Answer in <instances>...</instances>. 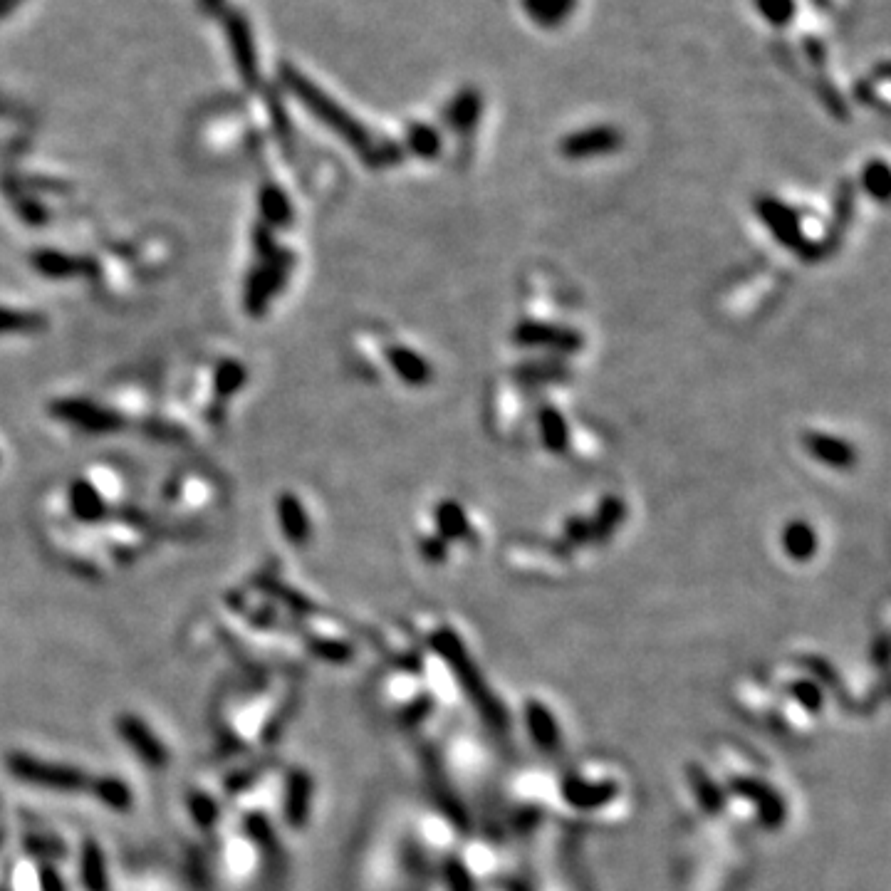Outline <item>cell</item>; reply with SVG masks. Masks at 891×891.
<instances>
[{"label": "cell", "mask_w": 891, "mask_h": 891, "mask_svg": "<svg viewBox=\"0 0 891 891\" xmlns=\"http://www.w3.org/2000/svg\"><path fill=\"white\" fill-rule=\"evenodd\" d=\"M624 144L622 132L617 127H609V124H594V127H585L580 132H570L560 142L562 156L572 161H585L592 156H604L619 151Z\"/></svg>", "instance_id": "1"}, {"label": "cell", "mask_w": 891, "mask_h": 891, "mask_svg": "<svg viewBox=\"0 0 891 891\" xmlns=\"http://www.w3.org/2000/svg\"><path fill=\"white\" fill-rule=\"evenodd\" d=\"M802 444H805V448L810 451V456L815 458V461L825 463V466L830 468H840V471H844V468H852L854 461H857V456H854V446L847 444L844 439H837V436L820 434V431H807V434L802 436Z\"/></svg>", "instance_id": "2"}, {"label": "cell", "mask_w": 891, "mask_h": 891, "mask_svg": "<svg viewBox=\"0 0 891 891\" xmlns=\"http://www.w3.org/2000/svg\"><path fill=\"white\" fill-rule=\"evenodd\" d=\"M13 770L18 778L30 780V783L48 785V788L70 790V788H77L82 780L75 770H65V768H57V765L40 763V760L25 758V755H20V758L13 760Z\"/></svg>", "instance_id": "3"}, {"label": "cell", "mask_w": 891, "mask_h": 891, "mask_svg": "<svg viewBox=\"0 0 891 891\" xmlns=\"http://www.w3.org/2000/svg\"><path fill=\"white\" fill-rule=\"evenodd\" d=\"M515 340L520 345L530 347H555L560 352H572L582 345L580 335L570 330H560V327L540 325V322H523V325L515 330Z\"/></svg>", "instance_id": "4"}, {"label": "cell", "mask_w": 891, "mask_h": 891, "mask_svg": "<svg viewBox=\"0 0 891 891\" xmlns=\"http://www.w3.org/2000/svg\"><path fill=\"white\" fill-rule=\"evenodd\" d=\"M760 218H763L765 226L775 233L783 246L788 248H800L802 243V233H800V221H797L795 211H790L785 203L780 201H763L758 206Z\"/></svg>", "instance_id": "5"}, {"label": "cell", "mask_w": 891, "mask_h": 891, "mask_svg": "<svg viewBox=\"0 0 891 891\" xmlns=\"http://www.w3.org/2000/svg\"><path fill=\"white\" fill-rule=\"evenodd\" d=\"M481 114H483L481 92L473 90V87H466V90H461L456 97L451 99V102H448L444 119L453 132L466 134V132H473V129L478 127V122H481Z\"/></svg>", "instance_id": "6"}, {"label": "cell", "mask_w": 891, "mask_h": 891, "mask_svg": "<svg viewBox=\"0 0 891 891\" xmlns=\"http://www.w3.org/2000/svg\"><path fill=\"white\" fill-rule=\"evenodd\" d=\"M520 3L525 15L545 30L562 28L580 8V0H520Z\"/></svg>", "instance_id": "7"}, {"label": "cell", "mask_w": 891, "mask_h": 891, "mask_svg": "<svg viewBox=\"0 0 891 891\" xmlns=\"http://www.w3.org/2000/svg\"><path fill=\"white\" fill-rule=\"evenodd\" d=\"M783 550L790 560L795 562H807L815 557L817 552V533L810 523L805 520H792L785 525L783 530Z\"/></svg>", "instance_id": "8"}, {"label": "cell", "mask_w": 891, "mask_h": 891, "mask_svg": "<svg viewBox=\"0 0 891 891\" xmlns=\"http://www.w3.org/2000/svg\"><path fill=\"white\" fill-rule=\"evenodd\" d=\"M392 362H394V369L401 374V379H404V382L421 387V384H426L431 379V367L426 364V359L421 357V354L411 352V349L396 347L392 352Z\"/></svg>", "instance_id": "9"}, {"label": "cell", "mask_w": 891, "mask_h": 891, "mask_svg": "<svg viewBox=\"0 0 891 891\" xmlns=\"http://www.w3.org/2000/svg\"><path fill=\"white\" fill-rule=\"evenodd\" d=\"M122 731L124 738H127V741L132 743L149 763H161V760H164V748H161V743H156V738L151 736L142 723H137L134 718H124Z\"/></svg>", "instance_id": "10"}, {"label": "cell", "mask_w": 891, "mask_h": 891, "mask_svg": "<svg viewBox=\"0 0 891 891\" xmlns=\"http://www.w3.org/2000/svg\"><path fill=\"white\" fill-rule=\"evenodd\" d=\"M406 139H409L411 151L419 156H424V159H431V156L439 154L441 147H444V142H441V134L436 132L434 127H429V124H411L409 137Z\"/></svg>", "instance_id": "11"}, {"label": "cell", "mask_w": 891, "mask_h": 891, "mask_svg": "<svg viewBox=\"0 0 891 891\" xmlns=\"http://www.w3.org/2000/svg\"><path fill=\"white\" fill-rule=\"evenodd\" d=\"M540 431H543V441L550 451H562L567 446V424L560 411H540Z\"/></svg>", "instance_id": "12"}, {"label": "cell", "mask_w": 891, "mask_h": 891, "mask_svg": "<svg viewBox=\"0 0 891 891\" xmlns=\"http://www.w3.org/2000/svg\"><path fill=\"white\" fill-rule=\"evenodd\" d=\"M755 8H758L760 18L768 25H773V28L790 25L797 13L795 0H755Z\"/></svg>", "instance_id": "13"}, {"label": "cell", "mask_w": 891, "mask_h": 891, "mask_svg": "<svg viewBox=\"0 0 891 891\" xmlns=\"http://www.w3.org/2000/svg\"><path fill=\"white\" fill-rule=\"evenodd\" d=\"M436 523H439L441 535L446 538H463L468 533V520L466 513L461 510V505L456 503H444L436 510Z\"/></svg>", "instance_id": "14"}, {"label": "cell", "mask_w": 891, "mask_h": 891, "mask_svg": "<svg viewBox=\"0 0 891 891\" xmlns=\"http://www.w3.org/2000/svg\"><path fill=\"white\" fill-rule=\"evenodd\" d=\"M864 189L869 196H874L877 201H887L889 196V166L884 161H872V164L864 169L862 179Z\"/></svg>", "instance_id": "15"}, {"label": "cell", "mask_w": 891, "mask_h": 891, "mask_svg": "<svg viewBox=\"0 0 891 891\" xmlns=\"http://www.w3.org/2000/svg\"><path fill=\"white\" fill-rule=\"evenodd\" d=\"M85 867L90 869V872H87V884H90V887L95 891H104V869H102V854H99V849H95V847L87 849Z\"/></svg>", "instance_id": "16"}]
</instances>
